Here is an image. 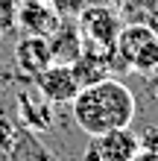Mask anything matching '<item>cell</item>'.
I'll return each mask as SVG.
<instances>
[{"instance_id":"cell-1","label":"cell","mask_w":158,"mask_h":161,"mask_svg":"<svg viewBox=\"0 0 158 161\" xmlns=\"http://www.w3.org/2000/svg\"><path fill=\"white\" fill-rule=\"evenodd\" d=\"M70 114H73V123L88 138H97L111 129L132 126L138 114V100L126 82L106 76L100 82L79 88V94L70 100Z\"/></svg>"},{"instance_id":"cell-2","label":"cell","mask_w":158,"mask_h":161,"mask_svg":"<svg viewBox=\"0 0 158 161\" xmlns=\"http://www.w3.org/2000/svg\"><path fill=\"white\" fill-rule=\"evenodd\" d=\"M114 59L138 73L158 70V35L144 24L123 26L114 41Z\"/></svg>"},{"instance_id":"cell-3","label":"cell","mask_w":158,"mask_h":161,"mask_svg":"<svg viewBox=\"0 0 158 161\" xmlns=\"http://www.w3.org/2000/svg\"><path fill=\"white\" fill-rule=\"evenodd\" d=\"M138 153H141V141L129 126H123L91 138L82 161H132Z\"/></svg>"},{"instance_id":"cell-4","label":"cell","mask_w":158,"mask_h":161,"mask_svg":"<svg viewBox=\"0 0 158 161\" xmlns=\"http://www.w3.org/2000/svg\"><path fill=\"white\" fill-rule=\"evenodd\" d=\"M79 30L82 38L88 44H100V47H114L117 35H120V18L111 6H85L79 12Z\"/></svg>"},{"instance_id":"cell-5","label":"cell","mask_w":158,"mask_h":161,"mask_svg":"<svg viewBox=\"0 0 158 161\" xmlns=\"http://www.w3.org/2000/svg\"><path fill=\"white\" fill-rule=\"evenodd\" d=\"M32 85H35V91H38L50 106L70 103L79 94V88H82L70 64H56V62L50 64V68H44L38 76L32 79Z\"/></svg>"},{"instance_id":"cell-6","label":"cell","mask_w":158,"mask_h":161,"mask_svg":"<svg viewBox=\"0 0 158 161\" xmlns=\"http://www.w3.org/2000/svg\"><path fill=\"white\" fill-rule=\"evenodd\" d=\"M62 15L56 12L53 3H41V0H21L18 3V26L24 30V35H50L59 30Z\"/></svg>"},{"instance_id":"cell-7","label":"cell","mask_w":158,"mask_h":161,"mask_svg":"<svg viewBox=\"0 0 158 161\" xmlns=\"http://www.w3.org/2000/svg\"><path fill=\"white\" fill-rule=\"evenodd\" d=\"M50 64H53V56H50L47 38H41V35H21V41L15 44V68H18V73L32 82Z\"/></svg>"},{"instance_id":"cell-8","label":"cell","mask_w":158,"mask_h":161,"mask_svg":"<svg viewBox=\"0 0 158 161\" xmlns=\"http://www.w3.org/2000/svg\"><path fill=\"white\" fill-rule=\"evenodd\" d=\"M47 44H50V56L56 64H73L85 50V38H82L79 24L68 21V18H62L59 30L47 38Z\"/></svg>"},{"instance_id":"cell-9","label":"cell","mask_w":158,"mask_h":161,"mask_svg":"<svg viewBox=\"0 0 158 161\" xmlns=\"http://www.w3.org/2000/svg\"><path fill=\"white\" fill-rule=\"evenodd\" d=\"M18 114H21V123L32 135L47 132L53 126V108H50V103L35 91V85L30 91H18Z\"/></svg>"},{"instance_id":"cell-10","label":"cell","mask_w":158,"mask_h":161,"mask_svg":"<svg viewBox=\"0 0 158 161\" xmlns=\"http://www.w3.org/2000/svg\"><path fill=\"white\" fill-rule=\"evenodd\" d=\"M9 161H50V155L41 149V144L32 138V132H26V135H18L12 149L6 153Z\"/></svg>"},{"instance_id":"cell-11","label":"cell","mask_w":158,"mask_h":161,"mask_svg":"<svg viewBox=\"0 0 158 161\" xmlns=\"http://www.w3.org/2000/svg\"><path fill=\"white\" fill-rule=\"evenodd\" d=\"M18 26V0H0V32Z\"/></svg>"},{"instance_id":"cell-12","label":"cell","mask_w":158,"mask_h":161,"mask_svg":"<svg viewBox=\"0 0 158 161\" xmlns=\"http://www.w3.org/2000/svg\"><path fill=\"white\" fill-rule=\"evenodd\" d=\"M15 138H18V129L12 126V120H9V117H0V155H6L9 149H12Z\"/></svg>"},{"instance_id":"cell-13","label":"cell","mask_w":158,"mask_h":161,"mask_svg":"<svg viewBox=\"0 0 158 161\" xmlns=\"http://www.w3.org/2000/svg\"><path fill=\"white\" fill-rule=\"evenodd\" d=\"M138 141H141V149H144V153L158 155V126H146L144 135H138Z\"/></svg>"},{"instance_id":"cell-14","label":"cell","mask_w":158,"mask_h":161,"mask_svg":"<svg viewBox=\"0 0 158 161\" xmlns=\"http://www.w3.org/2000/svg\"><path fill=\"white\" fill-rule=\"evenodd\" d=\"M12 82H15V73L0 62V88H6V85H12Z\"/></svg>"},{"instance_id":"cell-15","label":"cell","mask_w":158,"mask_h":161,"mask_svg":"<svg viewBox=\"0 0 158 161\" xmlns=\"http://www.w3.org/2000/svg\"><path fill=\"white\" fill-rule=\"evenodd\" d=\"M132 161H158V155H152V153H144V149H141V153H138Z\"/></svg>"},{"instance_id":"cell-16","label":"cell","mask_w":158,"mask_h":161,"mask_svg":"<svg viewBox=\"0 0 158 161\" xmlns=\"http://www.w3.org/2000/svg\"><path fill=\"white\" fill-rule=\"evenodd\" d=\"M41 3H53V0H41Z\"/></svg>"}]
</instances>
